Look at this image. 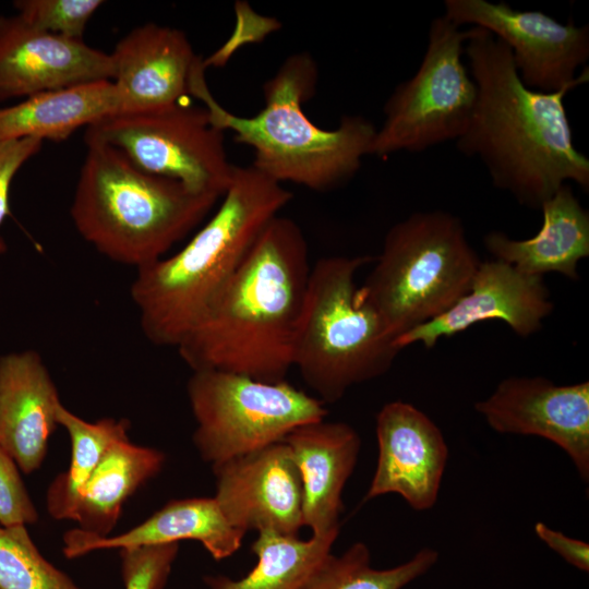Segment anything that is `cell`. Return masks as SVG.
Instances as JSON below:
<instances>
[{
  "label": "cell",
  "mask_w": 589,
  "mask_h": 589,
  "mask_svg": "<svg viewBox=\"0 0 589 589\" xmlns=\"http://www.w3.org/2000/svg\"><path fill=\"white\" fill-rule=\"evenodd\" d=\"M477 86L460 154L480 159L493 185L519 204L541 208L563 184L589 189V159L574 145L564 97L573 87L540 92L520 80L508 47L472 26L465 44Z\"/></svg>",
  "instance_id": "obj_1"
},
{
  "label": "cell",
  "mask_w": 589,
  "mask_h": 589,
  "mask_svg": "<svg viewBox=\"0 0 589 589\" xmlns=\"http://www.w3.org/2000/svg\"><path fill=\"white\" fill-rule=\"evenodd\" d=\"M310 271L303 231L291 218L276 216L178 345L181 359L192 371L285 381Z\"/></svg>",
  "instance_id": "obj_2"
},
{
  "label": "cell",
  "mask_w": 589,
  "mask_h": 589,
  "mask_svg": "<svg viewBox=\"0 0 589 589\" xmlns=\"http://www.w3.org/2000/svg\"><path fill=\"white\" fill-rule=\"evenodd\" d=\"M291 199L281 183L252 165L236 166L219 206L190 241L136 269L130 294L145 337L177 348Z\"/></svg>",
  "instance_id": "obj_3"
},
{
  "label": "cell",
  "mask_w": 589,
  "mask_h": 589,
  "mask_svg": "<svg viewBox=\"0 0 589 589\" xmlns=\"http://www.w3.org/2000/svg\"><path fill=\"white\" fill-rule=\"evenodd\" d=\"M205 69L199 56L190 74L189 94L203 103L216 128L232 132L236 142L253 148L252 166L273 180L329 191L349 181L369 155L376 127L366 118L344 116L337 128L325 130L304 113L303 105L313 97L318 79L310 53L285 59L264 83L265 105L252 117L237 116L214 98Z\"/></svg>",
  "instance_id": "obj_4"
},
{
  "label": "cell",
  "mask_w": 589,
  "mask_h": 589,
  "mask_svg": "<svg viewBox=\"0 0 589 589\" xmlns=\"http://www.w3.org/2000/svg\"><path fill=\"white\" fill-rule=\"evenodd\" d=\"M84 142L70 215L80 236L113 262L139 269L165 257L223 197L148 173L111 145Z\"/></svg>",
  "instance_id": "obj_5"
},
{
  "label": "cell",
  "mask_w": 589,
  "mask_h": 589,
  "mask_svg": "<svg viewBox=\"0 0 589 589\" xmlns=\"http://www.w3.org/2000/svg\"><path fill=\"white\" fill-rule=\"evenodd\" d=\"M372 261L369 255L327 256L310 271L292 366L323 404L385 374L400 351L354 281Z\"/></svg>",
  "instance_id": "obj_6"
},
{
  "label": "cell",
  "mask_w": 589,
  "mask_h": 589,
  "mask_svg": "<svg viewBox=\"0 0 589 589\" xmlns=\"http://www.w3.org/2000/svg\"><path fill=\"white\" fill-rule=\"evenodd\" d=\"M480 263L457 216L417 212L387 231L359 291L396 339L449 309Z\"/></svg>",
  "instance_id": "obj_7"
},
{
  "label": "cell",
  "mask_w": 589,
  "mask_h": 589,
  "mask_svg": "<svg viewBox=\"0 0 589 589\" xmlns=\"http://www.w3.org/2000/svg\"><path fill=\"white\" fill-rule=\"evenodd\" d=\"M187 393L196 430L193 442L212 466L284 441L297 426L323 420V402L280 382L217 370L193 371Z\"/></svg>",
  "instance_id": "obj_8"
},
{
  "label": "cell",
  "mask_w": 589,
  "mask_h": 589,
  "mask_svg": "<svg viewBox=\"0 0 589 589\" xmlns=\"http://www.w3.org/2000/svg\"><path fill=\"white\" fill-rule=\"evenodd\" d=\"M469 36L470 28L462 31L444 15L432 20L422 61L387 98L369 155L421 153L464 134L477 100L476 83L462 61Z\"/></svg>",
  "instance_id": "obj_9"
},
{
  "label": "cell",
  "mask_w": 589,
  "mask_h": 589,
  "mask_svg": "<svg viewBox=\"0 0 589 589\" xmlns=\"http://www.w3.org/2000/svg\"><path fill=\"white\" fill-rule=\"evenodd\" d=\"M224 133L212 123L204 106L178 101L107 116L86 128L84 141L120 149L148 173L223 196L236 167L228 159Z\"/></svg>",
  "instance_id": "obj_10"
},
{
  "label": "cell",
  "mask_w": 589,
  "mask_h": 589,
  "mask_svg": "<svg viewBox=\"0 0 589 589\" xmlns=\"http://www.w3.org/2000/svg\"><path fill=\"white\" fill-rule=\"evenodd\" d=\"M445 13L458 26L470 24L504 43L522 83L540 92H557L588 82L589 26L563 24L542 11L517 10L506 2L445 0Z\"/></svg>",
  "instance_id": "obj_11"
},
{
  "label": "cell",
  "mask_w": 589,
  "mask_h": 589,
  "mask_svg": "<svg viewBox=\"0 0 589 589\" xmlns=\"http://www.w3.org/2000/svg\"><path fill=\"white\" fill-rule=\"evenodd\" d=\"M476 410L494 431L543 437L589 479V382L556 385L541 376L507 377Z\"/></svg>",
  "instance_id": "obj_12"
},
{
  "label": "cell",
  "mask_w": 589,
  "mask_h": 589,
  "mask_svg": "<svg viewBox=\"0 0 589 589\" xmlns=\"http://www.w3.org/2000/svg\"><path fill=\"white\" fill-rule=\"evenodd\" d=\"M218 503L238 530L298 536L303 490L290 448L280 441L212 466Z\"/></svg>",
  "instance_id": "obj_13"
},
{
  "label": "cell",
  "mask_w": 589,
  "mask_h": 589,
  "mask_svg": "<svg viewBox=\"0 0 589 589\" xmlns=\"http://www.w3.org/2000/svg\"><path fill=\"white\" fill-rule=\"evenodd\" d=\"M552 311L543 277L492 259L480 263L468 290L449 309L397 337L395 345L401 350L420 342L430 349L441 338L491 320L502 321L517 335L528 337L541 329Z\"/></svg>",
  "instance_id": "obj_14"
},
{
  "label": "cell",
  "mask_w": 589,
  "mask_h": 589,
  "mask_svg": "<svg viewBox=\"0 0 589 589\" xmlns=\"http://www.w3.org/2000/svg\"><path fill=\"white\" fill-rule=\"evenodd\" d=\"M377 465L364 502L395 493L416 510L432 508L448 458L438 426L413 405L395 400L376 416Z\"/></svg>",
  "instance_id": "obj_15"
},
{
  "label": "cell",
  "mask_w": 589,
  "mask_h": 589,
  "mask_svg": "<svg viewBox=\"0 0 589 589\" xmlns=\"http://www.w3.org/2000/svg\"><path fill=\"white\" fill-rule=\"evenodd\" d=\"M111 79L110 53L0 15V101Z\"/></svg>",
  "instance_id": "obj_16"
},
{
  "label": "cell",
  "mask_w": 589,
  "mask_h": 589,
  "mask_svg": "<svg viewBox=\"0 0 589 589\" xmlns=\"http://www.w3.org/2000/svg\"><path fill=\"white\" fill-rule=\"evenodd\" d=\"M119 112L157 109L189 94L197 58L184 32L146 23L130 31L110 52Z\"/></svg>",
  "instance_id": "obj_17"
},
{
  "label": "cell",
  "mask_w": 589,
  "mask_h": 589,
  "mask_svg": "<svg viewBox=\"0 0 589 589\" xmlns=\"http://www.w3.org/2000/svg\"><path fill=\"white\" fill-rule=\"evenodd\" d=\"M62 405L41 357L34 350L0 356V448L24 473L47 454Z\"/></svg>",
  "instance_id": "obj_18"
},
{
  "label": "cell",
  "mask_w": 589,
  "mask_h": 589,
  "mask_svg": "<svg viewBox=\"0 0 589 589\" xmlns=\"http://www.w3.org/2000/svg\"><path fill=\"white\" fill-rule=\"evenodd\" d=\"M284 441L301 476L302 525L313 536H338L341 494L358 461L359 434L347 423L323 419L297 426Z\"/></svg>",
  "instance_id": "obj_19"
},
{
  "label": "cell",
  "mask_w": 589,
  "mask_h": 589,
  "mask_svg": "<svg viewBox=\"0 0 589 589\" xmlns=\"http://www.w3.org/2000/svg\"><path fill=\"white\" fill-rule=\"evenodd\" d=\"M245 533L235 528L214 497L172 500L133 529L100 537L80 528L63 536V554L76 558L92 551L167 544L194 540L217 561L232 555Z\"/></svg>",
  "instance_id": "obj_20"
},
{
  "label": "cell",
  "mask_w": 589,
  "mask_h": 589,
  "mask_svg": "<svg viewBox=\"0 0 589 589\" xmlns=\"http://www.w3.org/2000/svg\"><path fill=\"white\" fill-rule=\"evenodd\" d=\"M542 226L529 239H512L501 231L488 232L483 239L494 260L505 262L521 273L543 277L560 273L576 280L578 264L589 256V213L575 196L572 187L563 184L542 205Z\"/></svg>",
  "instance_id": "obj_21"
},
{
  "label": "cell",
  "mask_w": 589,
  "mask_h": 589,
  "mask_svg": "<svg viewBox=\"0 0 589 589\" xmlns=\"http://www.w3.org/2000/svg\"><path fill=\"white\" fill-rule=\"evenodd\" d=\"M119 111L118 92L110 80L47 91L0 106V141H64L77 129Z\"/></svg>",
  "instance_id": "obj_22"
},
{
  "label": "cell",
  "mask_w": 589,
  "mask_h": 589,
  "mask_svg": "<svg viewBox=\"0 0 589 589\" xmlns=\"http://www.w3.org/2000/svg\"><path fill=\"white\" fill-rule=\"evenodd\" d=\"M163 452L115 442L81 490L74 519L80 529L106 537L116 526L125 501L163 468Z\"/></svg>",
  "instance_id": "obj_23"
},
{
  "label": "cell",
  "mask_w": 589,
  "mask_h": 589,
  "mask_svg": "<svg viewBox=\"0 0 589 589\" xmlns=\"http://www.w3.org/2000/svg\"><path fill=\"white\" fill-rule=\"evenodd\" d=\"M337 536H312L301 540L274 531H260L251 545L257 562L241 579L206 576L208 589H299L323 558Z\"/></svg>",
  "instance_id": "obj_24"
},
{
  "label": "cell",
  "mask_w": 589,
  "mask_h": 589,
  "mask_svg": "<svg viewBox=\"0 0 589 589\" xmlns=\"http://www.w3.org/2000/svg\"><path fill=\"white\" fill-rule=\"evenodd\" d=\"M58 424L71 440V460L68 470L60 473L47 491V510L56 519H74L80 493L106 450L117 441L128 438L130 423L125 419L105 418L91 423L61 405Z\"/></svg>",
  "instance_id": "obj_25"
},
{
  "label": "cell",
  "mask_w": 589,
  "mask_h": 589,
  "mask_svg": "<svg viewBox=\"0 0 589 589\" xmlns=\"http://www.w3.org/2000/svg\"><path fill=\"white\" fill-rule=\"evenodd\" d=\"M437 560V551L423 548L402 564L376 569L371 566L366 544L356 542L341 555H326L299 589H401L430 570Z\"/></svg>",
  "instance_id": "obj_26"
},
{
  "label": "cell",
  "mask_w": 589,
  "mask_h": 589,
  "mask_svg": "<svg viewBox=\"0 0 589 589\" xmlns=\"http://www.w3.org/2000/svg\"><path fill=\"white\" fill-rule=\"evenodd\" d=\"M0 589H82L48 562L26 526H0Z\"/></svg>",
  "instance_id": "obj_27"
},
{
  "label": "cell",
  "mask_w": 589,
  "mask_h": 589,
  "mask_svg": "<svg viewBox=\"0 0 589 589\" xmlns=\"http://www.w3.org/2000/svg\"><path fill=\"white\" fill-rule=\"evenodd\" d=\"M101 0H17L16 15L40 31L83 39L86 25L103 5Z\"/></svg>",
  "instance_id": "obj_28"
},
{
  "label": "cell",
  "mask_w": 589,
  "mask_h": 589,
  "mask_svg": "<svg viewBox=\"0 0 589 589\" xmlns=\"http://www.w3.org/2000/svg\"><path fill=\"white\" fill-rule=\"evenodd\" d=\"M178 551V542L120 549L124 588L164 589Z\"/></svg>",
  "instance_id": "obj_29"
},
{
  "label": "cell",
  "mask_w": 589,
  "mask_h": 589,
  "mask_svg": "<svg viewBox=\"0 0 589 589\" xmlns=\"http://www.w3.org/2000/svg\"><path fill=\"white\" fill-rule=\"evenodd\" d=\"M37 519V510L17 465L0 448V526H26L35 524Z\"/></svg>",
  "instance_id": "obj_30"
},
{
  "label": "cell",
  "mask_w": 589,
  "mask_h": 589,
  "mask_svg": "<svg viewBox=\"0 0 589 589\" xmlns=\"http://www.w3.org/2000/svg\"><path fill=\"white\" fill-rule=\"evenodd\" d=\"M43 143L32 137L0 141V227L10 215L9 196L14 177L40 151ZM4 251L5 243L0 237V254Z\"/></svg>",
  "instance_id": "obj_31"
},
{
  "label": "cell",
  "mask_w": 589,
  "mask_h": 589,
  "mask_svg": "<svg viewBox=\"0 0 589 589\" xmlns=\"http://www.w3.org/2000/svg\"><path fill=\"white\" fill-rule=\"evenodd\" d=\"M534 531L540 540L568 564L582 572L589 570V545L587 542L567 537L543 522L536 524Z\"/></svg>",
  "instance_id": "obj_32"
}]
</instances>
